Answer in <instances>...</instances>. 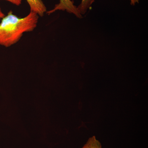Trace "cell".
I'll list each match as a JSON object with an SVG mask.
<instances>
[{"label":"cell","instance_id":"obj_1","mask_svg":"<svg viewBox=\"0 0 148 148\" xmlns=\"http://www.w3.org/2000/svg\"><path fill=\"white\" fill-rule=\"evenodd\" d=\"M39 17L32 11L23 18L14 14L12 10L9 12L0 23V45L8 47L18 42L24 33L36 29Z\"/></svg>","mask_w":148,"mask_h":148},{"label":"cell","instance_id":"obj_2","mask_svg":"<svg viewBox=\"0 0 148 148\" xmlns=\"http://www.w3.org/2000/svg\"><path fill=\"white\" fill-rule=\"evenodd\" d=\"M58 10L66 11L69 13L75 15L77 18H82V15L80 13L77 7L74 5V2L71 0H60L59 3L56 5L54 8L47 11L46 13L50 15Z\"/></svg>","mask_w":148,"mask_h":148},{"label":"cell","instance_id":"obj_3","mask_svg":"<svg viewBox=\"0 0 148 148\" xmlns=\"http://www.w3.org/2000/svg\"><path fill=\"white\" fill-rule=\"evenodd\" d=\"M30 8V11L35 12L39 16H43L47 11L46 7L42 0H27Z\"/></svg>","mask_w":148,"mask_h":148},{"label":"cell","instance_id":"obj_4","mask_svg":"<svg viewBox=\"0 0 148 148\" xmlns=\"http://www.w3.org/2000/svg\"><path fill=\"white\" fill-rule=\"evenodd\" d=\"M94 1L95 0H82L81 3L77 7L82 15L86 13Z\"/></svg>","mask_w":148,"mask_h":148},{"label":"cell","instance_id":"obj_5","mask_svg":"<svg viewBox=\"0 0 148 148\" xmlns=\"http://www.w3.org/2000/svg\"><path fill=\"white\" fill-rule=\"evenodd\" d=\"M82 148H102L101 143L95 136L89 138Z\"/></svg>","mask_w":148,"mask_h":148},{"label":"cell","instance_id":"obj_6","mask_svg":"<svg viewBox=\"0 0 148 148\" xmlns=\"http://www.w3.org/2000/svg\"><path fill=\"white\" fill-rule=\"evenodd\" d=\"M0 1H1V0H0ZM5 1L9 2L16 6L20 5L22 2V0H5Z\"/></svg>","mask_w":148,"mask_h":148},{"label":"cell","instance_id":"obj_7","mask_svg":"<svg viewBox=\"0 0 148 148\" xmlns=\"http://www.w3.org/2000/svg\"><path fill=\"white\" fill-rule=\"evenodd\" d=\"M130 4L132 5H135L136 3H139V0H130Z\"/></svg>","mask_w":148,"mask_h":148},{"label":"cell","instance_id":"obj_8","mask_svg":"<svg viewBox=\"0 0 148 148\" xmlns=\"http://www.w3.org/2000/svg\"><path fill=\"white\" fill-rule=\"evenodd\" d=\"M5 16V15L3 13L1 9V7H0V19H2Z\"/></svg>","mask_w":148,"mask_h":148}]
</instances>
